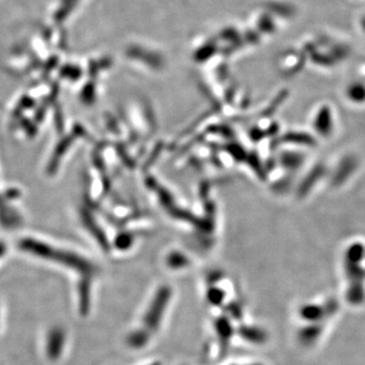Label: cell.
Returning a JSON list of instances; mask_svg holds the SVG:
<instances>
[{
  "mask_svg": "<svg viewBox=\"0 0 365 365\" xmlns=\"http://www.w3.org/2000/svg\"><path fill=\"white\" fill-rule=\"evenodd\" d=\"M314 127L322 135L328 136L332 132V115L328 107L323 108L314 119Z\"/></svg>",
  "mask_w": 365,
  "mask_h": 365,
  "instance_id": "cell-1",
  "label": "cell"
},
{
  "mask_svg": "<svg viewBox=\"0 0 365 365\" xmlns=\"http://www.w3.org/2000/svg\"><path fill=\"white\" fill-rule=\"evenodd\" d=\"M348 97L356 103H361L365 101V91L364 88L359 86H353L348 91Z\"/></svg>",
  "mask_w": 365,
  "mask_h": 365,
  "instance_id": "cell-2",
  "label": "cell"
}]
</instances>
